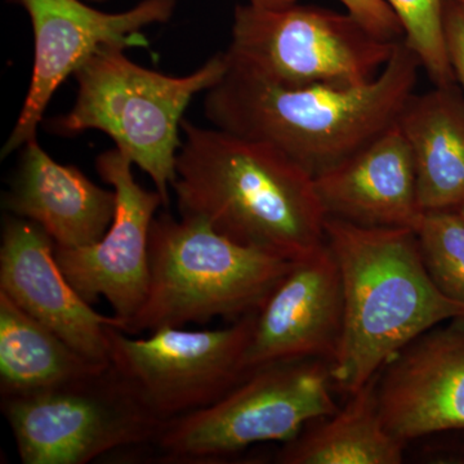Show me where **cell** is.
<instances>
[{"instance_id":"obj_1","label":"cell","mask_w":464,"mask_h":464,"mask_svg":"<svg viewBox=\"0 0 464 464\" xmlns=\"http://www.w3.org/2000/svg\"><path fill=\"white\" fill-rule=\"evenodd\" d=\"M181 130L172 185L179 216L292 262L325 244L313 174L268 143L185 118Z\"/></svg>"},{"instance_id":"obj_2","label":"cell","mask_w":464,"mask_h":464,"mask_svg":"<svg viewBox=\"0 0 464 464\" xmlns=\"http://www.w3.org/2000/svg\"><path fill=\"white\" fill-rule=\"evenodd\" d=\"M420 69L404 39L381 74L355 88L282 87L228 61L206 92L204 114L213 127L268 143L316 177L398 121Z\"/></svg>"},{"instance_id":"obj_3","label":"cell","mask_w":464,"mask_h":464,"mask_svg":"<svg viewBox=\"0 0 464 464\" xmlns=\"http://www.w3.org/2000/svg\"><path fill=\"white\" fill-rule=\"evenodd\" d=\"M325 240L343 288V331L329 364L348 395L439 324L464 320V307L442 295L408 227H364L326 217Z\"/></svg>"},{"instance_id":"obj_4","label":"cell","mask_w":464,"mask_h":464,"mask_svg":"<svg viewBox=\"0 0 464 464\" xmlns=\"http://www.w3.org/2000/svg\"><path fill=\"white\" fill-rule=\"evenodd\" d=\"M293 262L241 246L206 221L155 217L150 231L149 285L124 333L139 335L258 313Z\"/></svg>"},{"instance_id":"obj_5","label":"cell","mask_w":464,"mask_h":464,"mask_svg":"<svg viewBox=\"0 0 464 464\" xmlns=\"http://www.w3.org/2000/svg\"><path fill=\"white\" fill-rule=\"evenodd\" d=\"M123 45H103L76 70L78 93L72 109L53 119L61 134L97 130L114 140L116 149L148 173L169 206L182 145L183 112L195 94L213 87L227 70L224 53L216 54L188 76H169L137 65Z\"/></svg>"},{"instance_id":"obj_6","label":"cell","mask_w":464,"mask_h":464,"mask_svg":"<svg viewBox=\"0 0 464 464\" xmlns=\"http://www.w3.org/2000/svg\"><path fill=\"white\" fill-rule=\"evenodd\" d=\"M396 44L347 11L249 3L235 8L226 54L234 65L282 87L355 88L381 74Z\"/></svg>"},{"instance_id":"obj_7","label":"cell","mask_w":464,"mask_h":464,"mask_svg":"<svg viewBox=\"0 0 464 464\" xmlns=\"http://www.w3.org/2000/svg\"><path fill=\"white\" fill-rule=\"evenodd\" d=\"M329 362L297 360L258 369L216 401L164 424L151 442L160 462L203 464L267 441H290L338 411Z\"/></svg>"},{"instance_id":"obj_8","label":"cell","mask_w":464,"mask_h":464,"mask_svg":"<svg viewBox=\"0 0 464 464\" xmlns=\"http://www.w3.org/2000/svg\"><path fill=\"white\" fill-rule=\"evenodd\" d=\"M0 405L24 464L90 463L151 444L164 426L110 365L74 383L2 398Z\"/></svg>"},{"instance_id":"obj_9","label":"cell","mask_w":464,"mask_h":464,"mask_svg":"<svg viewBox=\"0 0 464 464\" xmlns=\"http://www.w3.org/2000/svg\"><path fill=\"white\" fill-rule=\"evenodd\" d=\"M256 314L224 329L161 328L145 338L110 325V366L134 398L166 424L215 404L246 377L244 359Z\"/></svg>"},{"instance_id":"obj_10","label":"cell","mask_w":464,"mask_h":464,"mask_svg":"<svg viewBox=\"0 0 464 464\" xmlns=\"http://www.w3.org/2000/svg\"><path fill=\"white\" fill-rule=\"evenodd\" d=\"M32 18V82L17 123L2 150V158L36 139L54 92L103 45L148 47L143 27L167 23L176 0H143L121 14H106L81 0H16Z\"/></svg>"},{"instance_id":"obj_11","label":"cell","mask_w":464,"mask_h":464,"mask_svg":"<svg viewBox=\"0 0 464 464\" xmlns=\"http://www.w3.org/2000/svg\"><path fill=\"white\" fill-rule=\"evenodd\" d=\"M132 161L121 150L101 154L97 173L116 194L115 216L99 241L79 248L56 246L58 265L90 304L102 297L123 326L141 308L149 285V241L163 199L134 179Z\"/></svg>"},{"instance_id":"obj_12","label":"cell","mask_w":464,"mask_h":464,"mask_svg":"<svg viewBox=\"0 0 464 464\" xmlns=\"http://www.w3.org/2000/svg\"><path fill=\"white\" fill-rule=\"evenodd\" d=\"M343 288L328 244L293 262L256 314L244 359L246 375L280 362H331L343 331Z\"/></svg>"},{"instance_id":"obj_13","label":"cell","mask_w":464,"mask_h":464,"mask_svg":"<svg viewBox=\"0 0 464 464\" xmlns=\"http://www.w3.org/2000/svg\"><path fill=\"white\" fill-rule=\"evenodd\" d=\"M0 292L96 362H109L110 325L118 317L101 315L67 280L56 258V244L41 226L7 217L0 244Z\"/></svg>"},{"instance_id":"obj_14","label":"cell","mask_w":464,"mask_h":464,"mask_svg":"<svg viewBox=\"0 0 464 464\" xmlns=\"http://www.w3.org/2000/svg\"><path fill=\"white\" fill-rule=\"evenodd\" d=\"M377 399L400 441L464 430V329L430 331L382 369Z\"/></svg>"},{"instance_id":"obj_15","label":"cell","mask_w":464,"mask_h":464,"mask_svg":"<svg viewBox=\"0 0 464 464\" xmlns=\"http://www.w3.org/2000/svg\"><path fill=\"white\" fill-rule=\"evenodd\" d=\"M326 217L364 227H417L413 154L396 121L373 141L315 177Z\"/></svg>"},{"instance_id":"obj_16","label":"cell","mask_w":464,"mask_h":464,"mask_svg":"<svg viewBox=\"0 0 464 464\" xmlns=\"http://www.w3.org/2000/svg\"><path fill=\"white\" fill-rule=\"evenodd\" d=\"M3 204L14 217L41 226L56 246L79 248L96 243L109 230L116 194L92 182L78 168L54 161L35 139L24 146Z\"/></svg>"},{"instance_id":"obj_17","label":"cell","mask_w":464,"mask_h":464,"mask_svg":"<svg viewBox=\"0 0 464 464\" xmlns=\"http://www.w3.org/2000/svg\"><path fill=\"white\" fill-rule=\"evenodd\" d=\"M398 124L413 154L423 212L464 203V93L460 85H435L411 94Z\"/></svg>"},{"instance_id":"obj_18","label":"cell","mask_w":464,"mask_h":464,"mask_svg":"<svg viewBox=\"0 0 464 464\" xmlns=\"http://www.w3.org/2000/svg\"><path fill=\"white\" fill-rule=\"evenodd\" d=\"M0 292V396L56 389L106 371Z\"/></svg>"},{"instance_id":"obj_19","label":"cell","mask_w":464,"mask_h":464,"mask_svg":"<svg viewBox=\"0 0 464 464\" xmlns=\"http://www.w3.org/2000/svg\"><path fill=\"white\" fill-rule=\"evenodd\" d=\"M380 374L350 395L334 414L310 423L277 454L283 464H400L405 442L384 426L378 406Z\"/></svg>"},{"instance_id":"obj_20","label":"cell","mask_w":464,"mask_h":464,"mask_svg":"<svg viewBox=\"0 0 464 464\" xmlns=\"http://www.w3.org/2000/svg\"><path fill=\"white\" fill-rule=\"evenodd\" d=\"M415 234L432 282L464 307V219L459 210H426ZM453 325L464 329V320Z\"/></svg>"},{"instance_id":"obj_21","label":"cell","mask_w":464,"mask_h":464,"mask_svg":"<svg viewBox=\"0 0 464 464\" xmlns=\"http://www.w3.org/2000/svg\"><path fill=\"white\" fill-rule=\"evenodd\" d=\"M399 18L404 42L435 85L458 83L445 34L447 0H384Z\"/></svg>"},{"instance_id":"obj_22","label":"cell","mask_w":464,"mask_h":464,"mask_svg":"<svg viewBox=\"0 0 464 464\" xmlns=\"http://www.w3.org/2000/svg\"><path fill=\"white\" fill-rule=\"evenodd\" d=\"M347 12L355 16L372 33L384 41L404 39L399 18L384 0H338Z\"/></svg>"},{"instance_id":"obj_23","label":"cell","mask_w":464,"mask_h":464,"mask_svg":"<svg viewBox=\"0 0 464 464\" xmlns=\"http://www.w3.org/2000/svg\"><path fill=\"white\" fill-rule=\"evenodd\" d=\"M445 34L454 74L464 93V3L459 0H447Z\"/></svg>"},{"instance_id":"obj_24","label":"cell","mask_w":464,"mask_h":464,"mask_svg":"<svg viewBox=\"0 0 464 464\" xmlns=\"http://www.w3.org/2000/svg\"><path fill=\"white\" fill-rule=\"evenodd\" d=\"M250 5H258L266 8H280L286 5H295L298 0H248Z\"/></svg>"},{"instance_id":"obj_25","label":"cell","mask_w":464,"mask_h":464,"mask_svg":"<svg viewBox=\"0 0 464 464\" xmlns=\"http://www.w3.org/2000/svg\"><path fill=\"white\" fill-rule=\"evenodd\" d=\"M458 210H459L460 215H462L464 219V203L459 208H457Z\"/></svg>"},{"instance_id":"obj_26","label":"cell","mask_w":464,"mask_h":464,"mask_svg":"<svg viewBox=\"0 0 464 464\" xmlns=\"http://www.w3.org/2000/svg\"><path fill=\"white\" fill-rule=\"evenodd\" d=\"M459 2H462V3H464V0H459Z\"/></svg>"}]
</instances>
